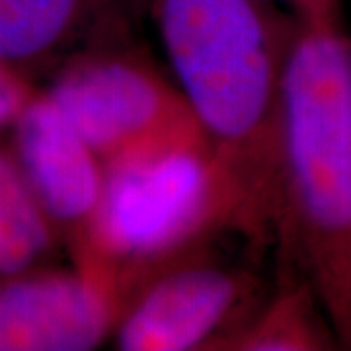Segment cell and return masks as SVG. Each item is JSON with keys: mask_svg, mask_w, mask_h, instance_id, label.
I'll list each match as a JSON object with an SVG mask.
<instances>
[{"mask_svg": "<svg viewBox=\"0 0 351 351\" xmlns=\"http://www.w3.org/2000/svg\"><path fill=\"white\" fill-rule=\"evenodd\" d=\"M209 145L207 180L225 230L274 250L283 86L297 16L267 0H135Z\"/></svg>", "mask_w": 351, "mask_h": 351, "instance_id": "obj_1", "label": "cell"}, {"mask_svg": "<svg viewBox=\"0 0 351 351\" xmlns=\"http://www.w3.org/2000/svg\"><path fill=\"white\" fill-rule=\"evenodd\" d=\"M295 16L274 252L277 269L311 281L351 350V29L341 8Z\"/></svg>", "mask_w": 351, "mask_h": 351, "instance_id": "obj_2", "label": "cell"}, {"mask_svg": "<svg viewBox=\"0 0 351 351\" xmlns=\"http://www.w3.org/2000/svg\"><path fill=\"white\" fill-rule=\"evenodd\" d=\"M110 174L180 162L209 166V145L170 71L135 29L66 59L41 84Z\"/></svg>", "mask_w": 351, "mask_h": 351, "instance_id": "obj_3", "label": "cell"}, {"mask_svg": "<svg viewBox=\"0 0 351 351\" xmlns=\"http://www.w3.org/2000/svg\"><path fill=\"white\" fill-rule=\"evenodd\" d=\"M226 234L207 230L147 267L113 330V350H225L271 289L248 258L223 248Z\"/></svg>", "mask_w": 351, "mask_h": 351, "instance_id": "obj_4", "label": "cell"}, {"mask_svg": "<svg viewBox=\"0 0 351 351\" xmlns=\"http://www.w3.org/2000/svg\"><path fill=\"white\" fill-rule=\"evenodd\" d=\"M6 137L69 263L121 276L108 239L110 170L45 88H38Z\"/></svg>", "mask_w": 351, "mask_h": 351, "instance_id": "obj_5", "label": "cell"}, {"mask_svg": "<svg viewBox=\"0 0 351 351\" xmlns=\"http://www.w3.org/2000/svg\"><path fill=\"white\" fill-rule=\"evenodd\" d=\"M121 277L59 262L0 277V351H92L125 306Z\"/></svg>", "mask_w": 351, "mask_h": 351, "instance_id": "obj_6", "label": "cell"}, {"mask_svg": "<svg viewBox=\"0 0 351 351\" xmlns=\"http://www.w3.org/2000/svg\"><path fill=\"white\" fill-rule=\"evenodd\" d=\"M135 0H0V63L43 84L75 53L133 32Z\"/></svg>", "mask_w": 351, "mask_h": 351, "instance_id": "obj_7", "label": "cell"}, {"mask_svg": "<svg viewBox=\"0 0 351 351\" xmlns=\"http://www.w3.org/2000/svg\"><path fill=\"white\" fill-rule=\"evenodd\" d=\"M332 350L341 343L316 289L295 271L277 269L262 304L223 351Z\"/></svg>", "mask_w": 351, "mask_h": 351, "instance_id": "obj_8", "label": "cell"}, {"mask_svg": "<svg viewBox=\"0 0 351 351\" xmlns=\"http://www.w3.org/2000/svg\"><path fill=\"white\" fill-rule=\"evenodd\" d=\"M64 254L6 133H0V277L55 263Z\"/></svg>", "mask_w": 351, "mask_h": 351, "instance_id": "obj_9", "label": "cell"}, {"mask_svg": "<svg viewBox=\"0 0 351 351\" xmlns=\"http://www.w3.org/2000/svg\"><path fill=\"white\" fill-rule=\"evenodd\" d=\"M39 84L0 63V133H8Z\"/></svg>", "mask_w": 351, "mask_h": 351, "instance_id": "obj_10", "label": "cell"}, {"mask_svg": "<svg viewBox=\"0 0 351 351\" xmlns=\"http://www.w3.org/2000/svg\"><path fill=\"white\" fill-rule=\"evenodd\" d=\"M267 2H276L293 14H313L341 8V0H267Z\"/></svg>", "mask_w": 351, "mask_h": 351, "instance_id": "obj_11", "label": "cell"}]
</instances>
